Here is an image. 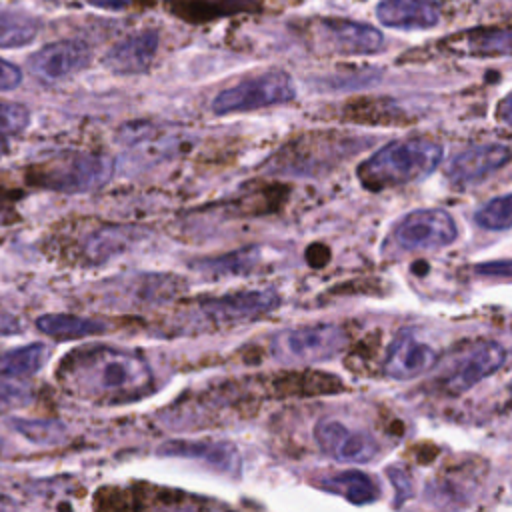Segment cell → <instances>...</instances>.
<instances>
[{
    "label": "cell",
    "mask_w": 512,
    "mask_h": 512,
    "mask_svg": "<svg viewBox=\"0 0 512 512\" xmlns=\"http://www.w3.org/2000/svg\"><path fill=\"white\" fill-rule=\"evenodd\" d=\"M56 378L70 394L94 404L138 402L154 392V372L148 360L134 350L106 344L82 346L66 354Z\"/></svg>",
    "instance_id": "1"
},
{
    "label": "cell",
    "mask_w": 512,
    "mask_h": 512,
    "mask_svg": "<svg viewBox=\"0 0 512 512\" xmlns=\"http://www.w3.org/2000/svg\"><path fill=\"white\" fill-rule=\"evenodd\" d=\"M442 160V146L426 138L396 140L376 150L358 166L360 182L370 190L408 184L434 172Z\"/></svg>",
    "instance_id": "2"
},
{
    "label": "cell",
    "mask_w": 512,
    "mask_h": 512,
    "mask_svg": "<svg viewBox=\"0 0 512 512\" xmlns=\"http://www.w3.org/2000/svg\"><path fill=\"white\" fill-rule=\"evenodd\" d=\"M114 172L106 154L68 150L26 168V182L40 190L60 194H84L102 188Z\"/></svg>",
    "instance_id": "3"
},
{
    "label": "cell",
    "mask_w": 512,
    "mask_h": 512,
    "mask_svg": "<svg viewBox=\"0 0 512 512\" xmlns=\"http://www.w3.org/2000/svg\"><path fill=\"white\" fill-rule=\"evenodd\" d=\"M280 306V294L272 288L236 290L222 296H210L196 302V306L186 312V322L194 330L202 328H224L244 322H254Z\"/></svg>",
    "instance_id": "4"
},
{
    "label": "cell",
    "mask_w": 512,
    "mask_h": 512,
    "mask_svg": "<svg viewBox=\"0 0 512 512\" xmlns=\"http://www.w3.org/2000/svg\"><path fill=\"white\" fill-rule=\"evenodd\" d=\"M348 342L338 324H310L278 332L270 342V354L284 364H310L334 358Z\"/></svg>",
    "instance_id": "5"
},
{
    "label": "cell",
    "mask_w": 512,
    "mask_h": 512,
    "mask_svg": "<svg viewBox=\"0 0 512 512\" xmlns=\"http://www.w3.org/2000/svg\"><path fill=\"white\" fill-rule=\"evenodd\" d=\"M294 98L296 88L292 78L284 70H270L218 92L212 100V112L220 116L252 112L260 108L286 104Z\"/></svg>",
    "instance_id": "6"
},
{
    "label": "cell",
    "mask_w": 512,
    "mask_h": 512,
    "mask_svg": "<svg viewBox=\"0 0 512 512\" xmlns=\"http://www.w3.org/2000/svg\"><path fill=\"white\" fill-rule=\"evenodd\" d=\"M506 362V348L496 340H476L456 352L440 370L436 384L444 394L458 396L494 374Z\"/></svg>",
    "instance_id": "7"
},
{
    "label": "cell",
    "mask_w": 512,
    "mask_h": 512,
    "mask_svg": "<svg viewBox=\"0 0 512 512\" xmlns=\"http://www.w3.org/2000/svg\"><path fill=\"white\" fill-rule=\"evenodd\" d=\"M458 236L454 218L442 208H420L394 226V238L404 250H438Z\"/></svg>",
    "instance_id": "8"
},
{
    "label": "cell",
    "mask_w": 512,
    "mask_h": 512,
    "mask_svg": "<svg viewBox=\"0 0 512 512\" xmlns=\"http://www.w3.org/2000/svg\"><path fill=\"white\" fill-rule=\"evenodd\" d=\"M186 282L180 276L166 272H136L116 278L106 286V300L120 302L118 306H150L166 302L182 292Z\"/></svg>",
    "instance_id": "9"
},
{
    "label": "cell",
    "mask_w": 512,
    "mask_h": 512,
    "mask_svg": "<svg viewBox=\"0 0 512 512\" xmlns=\"http://www.w3.org/2000/svg\"><path fill=\"white\" fill-rule=\"evenodd\" d=\"M314 440L324 454L338 462L364 464L380 456L378 440L362 430H352L334 418H322L314 426Z\"/></svg>",
    "instance_id": "10"
},
{
    "label": "cell",
    "mask_w": 512,
    "mask_h": 512,
    "mask_svg": "<svg viewBox=\"0 0 512 512\" xmlns=\"http://www.w3.org/2000/svg\"><path fill=\"white\" fill-rule=\"evenodd\" d=\"M156 454L194 460L228 478L242 476V456L238 448L226 440H168L158 446Z\"/></svg>",
    "instance_id": "11"
},
{
    "label": "cell",
    "mask_w": 512,
    "mask_h": 512,
    "mask_svg": "<svg viewBox=\"0 0 512 512\" xmlns=\"http://www.w3.org/2000/svg\"><path fill=\"white\" fill-rule=\"evenodd\" d=\"M92 50L82 40H58L42 46L28 58V70L42 82L64 80L88 66Z\"/></svg>",
    "instance_id": "12"
},
{
    "label": "cell",
    "mask_w": 512,
    "mask_h": 512,
    "mask_svg": "<svg viewBox=\"0 0 512 512\" xmlns=\"http://www.w3.org/2000/svg\"><path fill=\"white\" fill-rule=\"evenodd\" d=\"M320 40L338 54H376L384 48V36L378 28L344 20L324 18L318 22Z\"/></svg>",
    "instance_id": "13"
},
{
    "label": "cell",
    "mask_w": 512,
    "mask_h": 512,
    "mask_svg": "<svg viewBox=\"0 0 512 512\" xmlns=\"http://www.w3.org/2000/svg\"><path fill=\"white\" fill-rule=\"evenodd\" d=\"M512 160V150L504 144H480L456 154L446 166V176L454 186H472L488 174L504 168Z\"/></svg>",
    "instance_id": "14"
},
{
    "label": "cell",
    "mask_w": 512,
    "mask_h": 512,
    "mask_svg": "<svg viewBox=\"0 0 512 512\" xmlns=\"http://www.w3.org/2000/svg\"><path fill=\"white\" fill-rule=\"evenodd\" d=\"M146 236V230L130 224H102L90 230L80 242V260L88 266H98L110 258L130 250L140 238Z\"/></svg>",
    "instance_id": "15"
},
{
    "label": "cell",
    "mask_w": 512,
    "mask_h": 512,
    "mask_svg": "<svg viewBox=\"0 0 512 512\" xmlns=\"http://www.w3.org/2000/svg\"><path fill=\"white\" fill-rule=\"evenodd\" d=\"M158 44L160 36L152 28L132 32L106 52L102 64L114 74H142L152 66Z\"/></svg>",
    "instance_id": "16"
},
{
    "label": "cell",
    "mask_w": 512,
    "mask_h": 512,
    "mask_svg": "<svg viewBox=\"0 0 512 512\" xmlns=\"http://www.w3.org/2000/svg\"><path fill=\"white\" fill-rule=\"evenodd\" d=\"M436 362V352L420 342L412 332H398L388 346L384 374L394 380H410L430 370Z\"/></svg>",
    "instance_id": "17"
},
{
    "label": "cell",
    "mask_w": 512,
    "mask_h": 512,
    "mask_svg": "<svg viewBox=\"0 0 512 512\" xmlns=\"http://www.w3.org/2000/svg\"><path fill=\"white\" fill-rule=\"evenodd\" d=\"M376 16L390 28L426 30L438 24L440 6L436 0H380Z\"/></svg>",
    "instance_id": "18"
},
{
    "label": "cell",
    "mask_w": 512,
    "mask_h": 512,
    "mask_svg": "<svg viewBox=\"0 0 512 512\" xmlns=\"http://www.w3.org/2000/svg\"><path fill=\"white\" fill-rule=\"evenodd\" d=\"M320 488L330 494L342 496L344 500L356 506L370 504L380 496V486L376 484V480L360 470H342V472L324 476L320 480Z\"/></svg>",
    "instance_id": "19"
},
{
    "label": "cell",
    "mask_w": 512,
    "mask_h": 512,
    "mask_svg": "<svg viewBox=\"0 0 512 512\" xmlns=\"http://www.w3.org/2000/svg\"><path fill=\"white\" fill-rule=\"evenodd\" d=\"M262 260V248L260 246H244L234 252L216 256V258H204L192 264L194 270H198L206 278H226V276H244L252 274L256 266Z\"/></svg>",
    "instance_id": "20"
},
{
    "label": "cell",
    "mask_w": 512,
    "mask_h": 512,
    "mask_svg": "<svg viewBox=\"0 0 512 512\" xmlns=\"http://www.w3.org/2000/svg\"><path fill=\"white\" fill-rule=\"evenodd\" d=\"M36 328H38L40 332H44L46 336H52L54 340L64 342V340H76V338L100 334V332H104L108 326H106L102 320L54 312V314H42V316H38V318H36Z\"/></svg>",
    "instance_id": "21"
},
{
    "label": "cell",
    "mask_w": 512,
    "mask_h": 512,
    "mask_svg": "<svg viewBox=\"0 0 512 512\" xmlns=\"http://www.w3.org/2000/svg\"><path fill=\"white\" fill-rule=\"evenodd\" d=\"M50 358V348L44 342H30L6 352H0V376L22 378L42 370Z\"/></svg>",
    "instance_id": "22"
},
{
    "label": "cell",
    "mask_w": 512,
    "mask_h": 512,
    "mask_svg": "<svg viewBox=\"0 0 512 512\" xmlns=\"http://www.w3.org/2000/svg\"><path fill=\"white\" fill-rule=\"evenodd\" d=\"M40 32V20L20 10H0V48L30 44Z\"/></svg>",
    "instance_id": "23"
},
{
    "label": "cell",
    "mask_w": 512,
    "mask_h": 512,
    "mask_svg": "<svg viewBox=\"0 0 512 512\" xmlns=\"http://www.w3.org/2000/svg\"><path fill=\"white\" fill-rule=\"evenodd\" d=\"M466 48L478 56H512V28L474 32L468 36Z\"/></svg>",
    "instance_id": "24"
},
{
    "label": "cell",
    "mask_w": 512,
    "mask_h": 512,
    "mask_svg": "<svg viewBox=\"0 0 512 512\" xmlns=\"http://www.w3.org/2000/svg\"><path fill=\"white\" fill-rule=\"evenodd\" d=\"M474 220L486 230H508L512 228V192L488 200L476 214Z\"/></svg>",
    "instance_id": "25"
},
{
    "label": "cell",
    "mask_w": 512,
    "mask_h": 512,
    "mask_svg": "<svg viewBox=\"0 0 512 512\" xmlns=\"http://www.w3.org/2000/svg\"><path fill=\"white\" fill-rule=\"evenodd\" d=\"M14 428L36 444H56L64 436L56 420H14Z\"/></svg>",
    "instance_id": "26"
},
{
    "label": "cell",
    "mask_w": 512,
    "mask_h": 512,
    "mask_svg": "<svg viewBox=\"0 0 512 512\" xmlns=\"http://www.w3.org/2000/svg\"><path fill=\"white\" fill-rule=\"evenodd\" d=\"M30 124V110L20 102L0 100V134H20Z\"/></svg>",
    "instance_id": "27"
},
{
    "label": "cell",
    "mask_w": 512,
    "mask_h": 512,
    "mask_svg": "<svg viewBox=\"0 0 512 512\" xmlns=\"http://www.w3.org/2000/svg\"><path fill=\"white\" fill-rule=\"evenodd\" d=\"M32 402V390L20 382L0 378V414L24 408Z\"/></svg>",
    "instance_id": "28"
},
{
    "label": "cell",
    "mask_w": 512,
    "mask_h": 512,
    "mask_svg": "<svg viewBox=\"0 0 512 512\" xmlns=\"http://www.w3.org/2000/svg\"><path fill=\"white\" fill-rule=\"evenodd\" d=\"M474 270L480 276H492V278H506L512 280V260H494V262H482L474 266Z\"/></svg>",
    "instance_id": "29"
},
{
    "label": "cell",
    "mask_w": 512,
    "mask_h": 512,
    "mask_svg": "<svg viewBox=\"0 0 512 512\" xmlns=\"http://www.w3.org/2000/svg\"><path fill=\"white\" fill-rule=\"evenodd\" d=\"M22 82V72L16 64L0 58V92L14 90Z\"/></svg>",
    "instance_id": "30"
},
{
    "label": "cell",
    "mask_w": 512,
    "mask_h": 512,
    "mask_svg": "<svg viewBox=\"0 0 512 512\" xmlns=\"http://www.w3.org/2000/svg\"><path fill=\"white\" fill-rule=\"evenodd\" d=\"M22 326L18 322L16 316L12 314H6V312H0V336H8V334H16L20 332Z\"/></svg>",
    "instance_id": "31"
},
{
    "label": "cell",
    "mask_w": 512,
    "mask_h": 512,
    "mask_svg": "<svg viewBox=\"0 0 512 512\" xmlns=\"http://www.w3.org/2000/svg\"><path fill=\"white\" fill-rule=\"evenodd\" d=\"M16 218H18V214H16L14 206L8 202V198H4V196L0 194V226H8V224H12Z\"/></svg>",
    "instance_id": "32"
},
{
    "label": "cell",
    "mask_w": 512,
    "mask_h": 512,
    "mask_svg": "<svg viewBox=\"0 0 512 512\" xmlns=\"http://www.w3.org/2000/svg\"><path fill=\"white\" fill-rule=\"evenodd\" d=\"M496 116H498L502 122H506V124L512 126V92L498 104Z\"/></svg>",
    "instance_id": "33"
},
{
    "label": "cell",
    "mask_w": 512,
    "mask_h": 512,
    "mask_svg": "<svg viewBox=\"0 0 512 512\" xmlns=\"http://www.w3.org/2000/svg\"><path fill=\"white\" fill-rule=\"evenodd\" d=\"M92 6H98V8H106V10H124L130 0H84Z\"/></svg>",
    "instance_id": "34"
},
{
    "label": "cell",
    "mask_w": 512,
    "mask_h": 512,
    "mask_svg": "<svg viewBox=\"0 0 512 512\" xmlns=\"http://www.w3.org/2000/svg\"><path fill=\"white\" fill-rule=\"evenodd\" d=\"M8 152H10L8 140H6V136H4V134H0V158H4Z\"/></svg>",
    "instance_id": "35"
}]
</instances>
